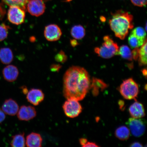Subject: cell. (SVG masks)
I'll use <instances>...</instances> for the list:
<instances>
[{
	"label": "cell",
	"mask_w": 147,
	"mask_h": 147,
	"mask_svg": "<svg viewBox=\"0 0 147 147\" xmlns=\"http://www.w3.org/2000/svg\"><path fill=\"white\" fill-rule=\"evenodd\" d=\"M63 94L67 100H81L85 98L91 82L84 68L72 66L66 71L63 78Z\"/></svg>",
	"instance_id": "1"
},
{
	"label": "cell",
	"mask_w": 147,
	"mask_h": 147,
	"mask_svg": "<svg viewBox=\"0 0 147 147\" xmlns=\"http://www.w3.org/2000/svg\"><path fill=\"white\" fill-rule=\"evenodd\" d=\"M112 15L109 21L110 28L116 36L121 40H124L129 30L133 28V16L123 11H117Z\"/></svg>",
	"instance_id": "2"
},
{
	"label": "cell",
	"mask_w": 147,
	"mask_h": 147,
	"mask_svg": "<svg viewBox=\"0 0 147 147\" xmlns=\"http://www.w3.org/2000/svg\"><path fill=\"white\" fill-rule=\"evenodd\" d=\"M104 43L100 47H96L94 51L99 57L105 59H109L115 55H118L119 47L109 36H105Z\"/></svg>",
	"instance_id": "3"
},
{
	"label": "cell",
	"mask_w": 147,
	"mask_h": 147,
	"mask_svg": "<svg viewBox=\"0 0 147 147\" xmlns=\"http://www.w3.org/2000/svg\"><path fill=\"white\" fill-rule=\"evenodd\" d=\"M119 90L121 95L126 100L135 99L139 93L138 85L132 78L124 80Z\"/></svg>",
	"instance_id": "4"
},
{
	"label": "cell",
	"mask_w": 147,
	"mask_h": 147,
	"mask_svg": "<svg viewBox=\"0 0 147 147\" xmlns=\"http://www.w3.org/2000/svg\"><path fill=\"white\" fill-rule=\"evenodd\" d=\"M126 124L132 135L135 137L141 136L146 131V122L144 119L132 117L128 119Z\"/></svg>",
	"instance_id": "5"
},
{
	"label": "cell",
	"mask_w": 147,
	"mask_h": 147,
	"mask_svg": "<svg viewBox=\"0 0 147 147\" xmlns=\"http://www.w3.org/2000/svg\"><path fill=\"white\" fill-rule=\"evenodd\" d=\"M67 100L64 102L62 107L64 113L67 117L70 118L78 117L82 111L81 105L78 100Z\"/></svg>",
	"instance_id": "6"
},
{
	"label": "cell",
	"mask_w": 147,
	"mask_h": 147,
	"mask_svg": "<svg viewBox=\"0 0 147 147\" xmlns=\"http://www.w3.org/2000/svg\"><path fill=\"white\" fill-rule=\"evenodd\" d=\"M7 18L10 23L16 25L22 24L24 22L25 13L23 9L16 6H10Z\"/></svg>",
	"instance_id": "7"
},
{
	"label": "cell",
	"mask_w": 147,
	"mask_h": 147,
	"mask_svg": "<svg viewBox=\"0 0 147 147\" xmlns=\"http://www.w3.org/2000/svg\"><path fill=\"white\" fill-rule=\"evenodd\" d=\"M27 3V10L32 16L38 17L45 13V5L43 0H29Z\"/></svg>",
	"instance_id": "8"
},
{
	"label": "cell",
	"mask_w": 147,
	"mask_h": 147,
	"mask_svg": "<svg viewBox=\"0 0 147 147\" xmlns=\"http://www.w3.org/2000/svg\"><path fill=\"white\" fill-rule=\"evenodd\" d=\"M62 34L61 29L57 25L51 24L45 27L44 36L47 41L51 42L58 41L60 39Z\"/></svg>",
	"instance_id": "9"
},
{
	"label": "cell",
	"mask_w": 147,
	"mask_h": 147,
	"mask_svg": "<svg viewBox=\"0 0 147 147\" xmlns=\"http://www.w3.org/2000/svg\"><path fill=\"white\" fill-rule=\"evenodd\" d=\"M36 111L35 108L32 106H22L17 113L18 118L20 120L28 121L36 117Z\"/></svg>",
	"instance_id": "10"
},
{
	"label": "cell",
	"mask_w": 147,
	"mask_h": 147,
	"mask_svg": "<svg viewBox=\"0 0 147 147\" xmlns=\"http://www.w3.org/2000/svg\"><path fill=\"white\" fill-rule=\"evenodd\" d=\"M45 97V94L41 90L34 88L28 92L26 98L31 104L38 106L44 100Z\"/></svg>",
	"instance_id": "11"
},
{
	"label": "cell",
	"mask_w": 147,
	"mask_h": 147,
	"mask_svg": "<svg viewBox=\"0 0 147 147\" xmlns=\"http://www.w3.org/2000/svg\"><path fill=\"white\" fill-rule=\"evenodd\" d=\"M2 109L6 114L14 116L17 114L19 106L15 100L10 98L5 101L2 107Z\"/></svg>",
	"instance_id": "12"
},
{
	"label": "cell",
	"mask_w": 147,
	"mask_h": 147,
	"mask_svg": "<svg viewBox=\"0 0 147 147\" xmlns=\"http://www.w3.org/2000/svg\"><path fill=\"white\" fill-rule=\"evenodd\" d=\"M3 78L7 82H12L17 80L19 71L17 67L14 65L7 66L3 71Z\"/></svg>",
	"instance_id": "13"
},
{
	"label": "cell",
	"mask_w": 147,
	"mask_h": 147,
	"mask_svg": "<svg viewBox=\"0 0 147 147\" xmlns=\"http://www.w3.org/2000/svg\"><path fill=\"white\" fill-rule=\"evenodd\" d=\"M129 111L133 118H141L146 115L144 106L141 103L137 101L130 106Z\"/></svg>",
	"instance_id": "14"
},
{
	"label": "cell",
	"mask_w": 147,
	"mask_h": 147,
	"mask_svg": "<svg viewBox=\"0 0 147 147\" xmlns=\"http://www.w3.org/2000/svg\"><path fill=\"white\" fill-rule=\"evenodd\" d=\"M42 141L40 134L32 132L27 136L25 144L28 147H40L42 146Z\"/></svg>",
	"instance_id": "15"
},
{
	"label": "cell",
	"mask_w": 147,
	"mask_h": 147,
	"mask_svg": "<svg viewBox=\"0 0 147 147\" xmlns=\"http://www.w3.org/2000/svg\"><path fill=\"white\" fill-rule=\"evenodd\" d=\"M13 59V54L10 49L5 47L0 49V60L2 63L6 64H10Z\"/></svg>",
	"instance_id": "16"
},
{
	"label": "cell",
	"mask_w": 147,
	"mask_h": 147,
	"mask_svg": "<svg viewBox=\"0 0 147 147\" xmlns=\"http://www.w3.org/2000/svg\"><path fill=\"white\" fill-rule=\"evenodd\" d=\"M107 87V85L102 80L96 78L93 79L90 87L92 89V92L94 95H98L100 89L103 90Z\"/></svg>",
	"instance_id": "17"
},
{
	"label": "cell",
	"mask_w": 147,
	"mask_h": 147,
	"mask_svg": "<svg viewBox=\"0 0 147 147\" xmlns=\"http://www.w3.org/2000/svg\"><path fill=\"white\" fill-rule=\"evenodd\" d=\"M115 135L116 137L120 140H126L129 138L130 137V130L127 127L121 126L116 130Z\"/></svg>",
	"instance_id": "18"
},
{
	"label": "cell",
	"mask_w": 147,
	"mask_h": 147,
	"mask_svg": "<svg viewBox=\"0 0 147 147\" xmlns=\"http://www.w3.org/2000/svg\"><path fill=\"white\" fill-rule=\"evenodd\" d=\"M71 36L75 39H82L85 36V29L80 25H75L71 28Z\"/></svg>",
	"instance_id": "19"
},
{
	"label": "cell",
	"mask_w": 147,
	"mask_h": 147,
	"mask_svg": "<svg viewBox=\"0 0 147 147\" xmlns=\"http://www.w3.org/2000/svg\"><path fill=\"white\" fill-rule=\"evenodd\" d=\"M24 133L17 134L12 137L10 142L11 146L13 147H24L25 146Z\"/></svg>",
	"instance_id": "20"
},
{
	"label": "cell",
	"mask_w": 147,
	"mask_h": 147,
	"mask_svg": "<svg viewBox=\"0 0 147 147\" xmlns=\"http://www.w3.org/2000/svg\"><path fill=\"white\" fill-rule=\"evenodd\" d=\"M147 39L145 40L144 43L141 46L139 51L138 61L139 65L140 66L146 65L147 64Z\"/></svg>",
	"instance_id": "21"
},
{
	"label": "cell",
	"mask_w": 147,
	"mask_h": 147,
	"mask_svg": "<svg viewBox=\"0 0 147 147\" xmlns=\"http://www.w3.org/2000/svg\"><path fill=\"white\" fill-rule=\"evenodd\" d=\"M145 41L138 38L131 32L129 36L128 39L129 45L133 49L141 47Z\"/></svg>",
	"instance_id": "22"
},
{
	"label": "cell",
	"mask_w": 147,
	"mask_h": 147,
	"mask_svg": "<svg viewBox=\"0 0 147 147\" xmlns=\"http://www.w3.org/2000/svg\"><path fill=\"white\" fill-rule=\"evenodd\" d=\"M118 55H120L124 59L132 61L133 60L131 51L129 47L127 45H123L119 49Z\"/></svg>",
	"instance_id": "23"
},
{
	"label": "cell",
	"mask_w": 147,
	"mask_h": 147,
	"mask_svg": "<svg viewBox=\"0 0 147 147\" xmlns=\"http://www.w3.org/2000/svg\"><path fill=\"white\" fill-rule=\"evenodd\" d=\"M4 2L9 6H16L24 9L28 0H3Z\"/></svg>",
	"instance_id": "24"
},
{
	"label": "cell",
	"mask_w": 147,
	"mask_h": 147,
	"mask_svg": "<svg viewBox=\"0 0 147 147\" xmlns=\"http://www.w3.org/2000/svg\"><path fill=\"white\" fill-rule=\"evenodd\" d=\"M131 32L140 39L145 40L146 38V31L142 27L136 28Z\"/></svg>",
	"instance_id": "25"
},
{
	"label": "cell",
	"mask_w": 147,
	"mask_h": 147,
	"mask_svg": "<svg viewBox=\"0 0 147 147\" xmlns=\"http://www.w3.org/2000/svg\"><path fill=\"white\" fill-rule=\"evenodd\" d=\"M9 26L3 23L0 25V41H3L8 36Z\"/></svg>",
	"instance_id": "26"
},
{
	"label": "cell",
	"mask_w": 147,
	"mask_h": 147,
	"mask_svg": "<svg viewBox=\"0 0 147 147\" xmlns=\"http://www.w3.org/2000/svg\"><path fill=\"white\" fill-rule=\"evenodd\" d=\"M67 56L64 51H61L55 57V59L57 61L63 63L67 60Z\"/></svg>",
	"instance_id": "27"
},
{
	"label": "cell",
	"mask_w": 147,
	"mask_h": 147,
	"mask_svg": "<svg viewBox=\"0 0 147 147\" xmlns=\"http://www.w3.org/2000/svg\"><path fill=\"white\" fill-rule=\"evenodd\" d=\"M131 3L135 6L143 7L147 4V0H130Z\"/></svg>",
	"instance_id": "28"
},
{
	"label": "cell",
	"mask_w": 147,
	"mask_h": 147,
	"mask_svg": "<svg viewBox=\"0 0 147 147\" xmlns=\"http://www.w3.org/2000/svg\"><path fill=\"white\" fill-rule=\"evenodd\" d=\"M139 47L134 48L133 51H131L132 58L135 60H137L138 59L139 56Z\"/></svg>",
	"instance_id": "29"
},
{
	"label": "cell",
	"mask_w": 147,
	"mask_h": 147,
	"mask_svg": "<svg viewBox=\"0 0 147 147\" xmlns=\"http://www.w3.org/2000/svg\"><path fill=\"white\" fill-rule=\"evenodd\" d=\"M61 68V66L59 64H53L51 67V70L53 71H59Z\"/></svg>",
	"instance_id": "30"
},
{
	"label": "cell",
	"mask_w": 147,
	"mask_h": 147,
	"mask_svg": "<svg viewBox=\"0 0 147 147\" xmlns=\"http://www.w3.org/2000/svg\"><path fill=\"white\" fill-rule=\"evenodd\" d=\"M5 118V113L2 110L0 109V123L3 122Z\"/></svg>",
	"instance_id": "31"
},
{
	"label": "cell",
	"mask_w": 147,
	"mask_h": 147,
	"mask_svg": "<svg viewBox=\"0 0 147 147\" xmlns=\"http://www.w3.org/2000/svg\"><path fill=\"white\" fill-rule=\"evenodd\" d=\"M99 147L96 143L91 142H87L83 147Z\"/></svg>",
	"instance_id": "32"
},
{
	"label": "cell",
	"mask_w": 147,
	"mask_h": 147,
	"mask_svg": "<svg viewBox=\"0 0 147 147\" xmlns=\"http://www.w3.org/2000/svg\"><path fill=\"white\" fill-rule=\"evenodd\" d=\"M80 144L82 147L86 143L88 142L87 140L86 139L84 138H82L80 139Z\"/></svg>",
	"instance_id": "33"
},
{
	"label": "cell",
	"mask_w": 147,
	"mask_h": 147,
	"mask_svg": "<svg viewBox=\"0 0 147 147\" xmlns=\"http://www.w3.org/2000/svg\"><path fill=\"white\" fill-rule=\"evenodd\" d=\"M70 43L71 46L74 47H76V46L79 45L78 42L75 39L71 40Z\"/></svg>",
	"instance_id": "34"
},
{
	"label": "cell",
	"mask_w": 147,
	"mask_h": 147,
	"mask_svg": "<svg viewBox=\"0 0 147 147\" xmlns=\"http://www.w3.org/2000/svg\"><path fill=\"white\" fill-rule=\"evenodd\" d=\"M130 147H142V144H141V143L138 142H134L130 146Z\"/></svg>",
	"instance_id": "35"
},
{
	"label": "cell",
	"mask_w": 147,
	"mask_h": 147,
	"mask_svg": "<svg viewBox=\"0 0 147 147\" xmlns=\"http://www.w3.org/2000/svg\"><path fill=\"white\" fill-rule=\"evenodd\" d=\"M119 105L120 107V108L121 109H123V108L124 107V103L122 100L119 101Z\"/></svg>",
	"instance_id": "36"
},
{
	"label": "cell",
	"mask_w": 147,
	"mask_h": 147,
	"mask_svg": "<svg viewBox=\"0 0 147 147\" xmlns=\"http://www.w3.org/2000/svg\"><path fill=\"white\" fill-rule=\"evenodd\" d=\"M22 90L23 92L25 94H27L28 92V90L27 88L26 87H22Z\"/></svg>",
	"instance_id": "37"
},
{
	"label": "cell",
	"mask_w": 147,
	"mask_h": 147,
	"mask_svg": "<svg viewBox=\"0 0 147 147\" xmlns=\"http://www.w3.org/2000/svg\"><path fill=\"white\" fill-rule=\"evenodd\" d=\"M142 72L143 74L145 77H146L147 76V69H143L142 70Z\"/></svg>",
	"instance_id": "38"
}]
</instances>
